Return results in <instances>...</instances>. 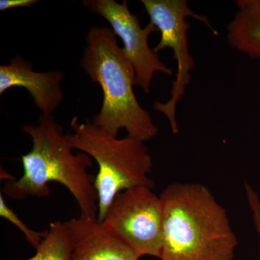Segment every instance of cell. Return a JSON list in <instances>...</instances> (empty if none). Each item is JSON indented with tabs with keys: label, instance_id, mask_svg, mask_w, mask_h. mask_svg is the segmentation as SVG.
Here are the masks:
<instances>
[{
	"label": "cell",
	"instance_id": "1",
	"mask_svg": "<svg viewBox=\"0 0 260 260\" xmlns=\"http://www.w3.org/2000/svg\"><path fill=\"white\" fill-rule=\"evenodd\" d=\"M162 203L161 260H233L239 242L227 211L210 189L174 182Z\"/></svg>",
	"mask_w": 260,
	"mask_h": 260
},
{
	"label": "cell",
	"instance_id": "2",
	"mask_svg": "<svg viewBox=\"0 0 260 260\" xmlns=\"http://www.w3.org/2000/svg\"><path fill=\"white\" fill-rule=\"evenodd\" d=\"M22 129L31 138V150L22 155L23 175L18 180L8 181L3 187L4 194L16 200L46 198L51 194L48 184L56 181L74 197L80 216L97 220L95 176L88 172L93 167L91 158L83 152L73 153L62 126L53 116L42 114L37 124H27Z\"/></svg>",
	"mask_w": 260,
	"mask_h": 260
},
{
	"label": "cell",
	"instance_id": "3",
	"mask_svg": "<svg viewBox=\"0 0 260 260\" xmlns=\"http://www.w3.org/2000/svg\"><path fill=\"white\" fill-rule=\"evenodd\" d=\"M86 42L80 64L104 95L100 112L92 122L114 138L124 129L128 136L144 143L153 139L158 126L137 99L134 69L118 45L115 34L106 27H91Z\"/></svg>",
	"mask_w": 260,
	"mask_h": 260
},
{
	"label": "cell",
	"instance_id": "4",
	"mask_svg": "<svg viewBox=\"0 0 260 260\" xmlns=\"http://www.w3.org/2000/svg\"><path fill=\"white\" fill-rule=\"evenodd\" d=\"M73 134L66 135L73 149L86 153L99 167L95 186L99 200L97 220L102 222L118 194L137 186L153 189L155 182L149 178L153 159L144 142L128 136L114 138L86 119L79 123L71 121Z\"/></svg>",
	"mask_w": 260,
	"mask_h": 260
},
{
	"label": "cell",
	"instance_id": "5",
	"mask_svg": "<svg viewBox=\"0 0 260 260\" xmlns=\"http://www.w3.org/2000/svg\"><path fill=\"white\" fill-rule=\"evenodd\" d=\"M150 23L160 32V39L155 52L171 49L177 64V73L172 84L171 98L166 103L156 102L154 109L167 116L173 134L179 133L177 119V107L185 94L186 87L191 80V72L194 61L189 52L188 31L190 24L188 18H194L212 30L215 36L218 32L205 15L195 13L186 0H142Z\"/></svg>",
	"mask_w": 260,
	"mask_h": 260
},
{
	"label": "cell",
	"instance_id": "6",
	"mask_svg": "<svg viewBox=\"0 0 260 260\" xmlns=\"http://www.w3.org/2000/svg\"><path fill=\"white\" fill-rule=\"evenodd\" d=\"M162 213L160 197L148 186H137L118 194L100 223L140 257L160 259Z\"/></svg>",
	"mask_w": 260,
	"mask_h": 260
},
{
	"label": "cell",
	"instance_id": "7",
	"mask_svg": "<svg viewBox=\"0 0 260 260\" xmlns=\"http://www.w3.org/2000/svg\"><path fill=\"white\" fill-rule=\"evenodd\" d=\"M84 6L91 13L107 20L113 31L124 44L123 50L135 71V86L150 93L154 75L160 73L172 75L173 70L164 64L154 49L149 46V38L158 29L151 23L142 28L139 18L130 12L126 0H85Z\"/></svg>",
	"mask_w": 260,
	"mask_h": 260
},
{
	"label": "cell",
	"instance_id": "8",
	"mask_svg": "<svg viewBox=\"0 0 260 260\" xmlns=\"http://www.w3.org/2000/svg\"><path fill=\"white\" fill-rule=\"evenodd\" d=\"M64 78L61 72L34 71L30 61L17 55L9 64L0 66V94L13 87L25 88L42 115L52 116L64 99L61 86Z\"/></svg>",
	"mask_w": 260,
	"mask_h": 260
},
{
	"label": "cell",
	"instance_id": "9",
	"mask_svg": "<svg viewBox=\"0 0 260 260\" xmlns=\"http://www.w3.org/2000/svg\"><path fill=\"white\" fill-rule=\"evenodd\" d=\"M73 241L72 260H139L140 256L97 220L73 218L65 222Z\"/></svg>",
	"mask_w": 260,
	"mask_h": 260
},
{
	"label": "cell",
	"instance_id": "10",
	"mask_svg": "<svg viewBox=\"0 0 260 260\" xmlns=\"http://www.w3.org/2000/svg\"><path fill=\"white\" fill-rule=\"evenodd\" d=\"M226 30L231 47L252 59H260V18L238 10Z\"/></svg>",
	"mask_w": 260,
	"mask_h": 260
},
{
	"label": "cell",
	"instance_id": "11",
	"mask_svg": "<svg viewBox=\"0 0 260 260\" xmlns=\"http://www.w3.org/2000/svg\"><path fill=\"white\" fill-rule=\"evenodd\" d=\"M73 241L66 223H51L35 255L25 260H72Z\"/></svg>",
	"mask_w": 260,
	"mask_h": 260
},
{
	"label": "cell",
	"instance_id": "12",
	"mask_svg": "<svg viewBox=\"0 0 260 260\" xmlns=\"http://www.w3.org/2000/svg\"><path fill=\"white\" fill-rule=\"evenodd\" d=\"M0 216L7 219L12 223L16 225L25 236L27 242L35 249L39 247L42 239L47 234V230L39 232L30 229L26 224L24 223L21 219L19 218L17 214L7 205L2 193L0 194Z\"/></svg>",
	"mask_w": 260,
	"mask_h": 260
},
{
	"label": "cell",
	"instance_id": "13",
	"mask_svg": "<svg viewBox=\"0 0 260 260\" xmlns=\"http://www.w3.org/2000/svg\"><path fill=\"white\" fill-rule=\"evenodd\" d=\"M245 191L248 204L252 214L253 221L255 225L256 232L260 237V198L259 194L249 184H245ZM260 249V247H259ZM260 260V254L259 259Z\"/></svg>",
	"mask_w": 260,
	"mask_h": 260
},
{
	"label": "cell",
	"instance_id": "14",
	"mask_svg": "<svg viewBox=\"0 0 260 260\" xmlns=\"http://www.w3.org/2000/svg\"><path fill=\"white\" fill-rule=\"evenodd\" d=\"M236 4L239 10L260 18V0H238Z\"/></svg>",
	"mask_w": 260,
	"mask_h": 260
},
{
	"label": "cell",
	"instance_id": "15",
	"mask_svg": "<svg viewBox=\"0 0 260 260\" xmlns=\"http://www.w3.org/2000/svg\"><path fill=\"white\" fill-rule=\"evenodd\" d=\"M39 3L37 0H0V10L14 9L19 8H28Z\"/></svg>",
	"mask_w": 260,
	"mask_h": 260
}]
</instances>
